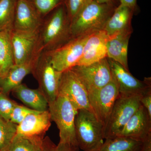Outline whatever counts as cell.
<instances>
[{
	"instance_id": "obj_1",
	"label": "cell",
	"mask_w": 151,
	"mask_h": 151,
	"mask_svg": "<svg viewBox=\"0 0 151 151\" xmlns=\"http://www.w3.org/2000/svg\"><path fill=\"white\" fill-rule=\"evenodd\" d=\"M70 24L64 4L44 17L39 31L40 39L44 51L54 50L73 38Z\"/></svg>"
},
{
	"instance_id": "obj_2",
	"label": "cell",
	"mask_w": 151,
	"mask_h": 151,
	"mask_svg": "<svg viewBox=\"0 0 151 151\" xmlns=\"http://www.w3.org/2000/svg\"><path fill=\"white\" fill-rule=\"evenodd\" d=\"M116 7L92 0L70 22L73 38L103 30Z\"/></svg>"
},
{
	"instance_id": "obj_3",
	"label": "cell",
	"mask_w": 151,
	"mask_h": 151,
	"mask_svg": "<svg viewBox=\"0 0 151 151\" xmlns=\"http://www.w3.org/2000/svg\"><path fill=\"white\" fill-rule=\"evenodd\" d=\"M75 132L79 149L84 151H97L104 143L103 126L92 111H77L75 118Z\"/></svg>"
},
{
	"instance_id": "obj_4",
	"label": "cell",
	"mask_w": 151,
	"mask_h": 151,
	"mask_svg": "<svg viewBox=\"0 0 151 151\" xmlns=\"http://www.w3.org/2000/svg\"><path fill=\"white\" fill-rule=\"evenodd\" d=\"M52 121L59 130L60 142L78 147L75 132V118L77 111L69 100L58 94L55 100L48 103Z\"/></svg>"
},
{
	"instance_id": "obj_5",
	"label": "cell",
	"mask_w": 151,
	"mask_h": 151,
	"mask_svg": "<svg viewBox=\"0 0 151 151\" xmlns=\"http://www.w3.org/2000/svg\"><path fill=\"white\" fill-rule=\"evenodd\" d=\"M141 96L119 94L103 127L104 139L116 137L141 106Z\"/></svg>"
},
{
	"instance_id": "obj_6",
	"label": "cell",
	"mask_w": 151,
	"mask_h": 151,
	"mask_svg": "<svg viewBox=\"0 0 151 151\" xmlns=\"http://www.w3.org/2000/svg\"><path fill=\"white\" fill-rule=\"evenodd\" d=\"M62 73L54 68L49 56L46 52L43 50L32 73L38 83V89L46 98L48 103L54 101L58 96Z\"/></svg>"
},
{
	"instance_id": "obj_7",
	"label": "cell",
	"mask_w": 151,
	"mask_h": 151,
	"mask_svg": "<svg viewBox=\"0 0 151 151\" xmlns=\"http://www.w3.org/2000/svg\"><path fill=\"white\" fill-rule=\"evenodd\" d=\"M40 30L33 32L12 30L10 37L14 63L19 65L39 56L43 51L41 44Z\"/></svg>"
},
{
	"instance_id": "obj_8",
	"label": "cell",
	"mask_w": 151,
	"mask_h": 151,
	"mask_svg": "<svg viewBox=\"0 0 151 151\" xmlns=\"http://www.w3.org/2000/svg\"><path fill=\"white\" fill-rule=\"evenodd\" d=\"M91 34L73 38L58 48L45 51L54 68L63 72L77 65L82 55L85 44Z\"/></svg>"
},
{
	"instance_id": "obj_9",
	"label": "cell",
	"mask_w": 151,
	"mask_h": 151,
	"mask_svg": "<svg viewBox=\"0 0 151 151\" xmlns=\"http://www.w3.org/2000/svg\"><path fill=\"white\" fill-rule=\"evenodd\" d=\"M70 69L77 76L88 92L102 88L112 79L107 57L89 65H76Z\"/></svg>"
},
{
	"instance_id": "obj_10",
	"label": "cell",
	"mask_w": 151,
	"mask_h": 151,
	"mask_svg": "<svg viewBox=\"0 0 151 151\" xmlns=\"http://www.w3.org/2000/svg\"><path fill=\"white\" fill-rule=\"evenodd\" d=\"M88 92L92 112L104 126L119 94L117 82L112 76V80L105 86Z\"/></svg>"
},
{
	"instance_id": "obj_11",
	"label": "cell",
	"mask_w": 151,
	"mask_h": 151,
	"mask_svg": "<svg viewBox=\"0 0 151 151\" xmlns=\"http://www.w3.org/2000/svg\"><path fill=\"white\" fill-rule=\"evenodd\" d=\"M58 94L67 97L77 111L86 109L92 112L89 104L88 91L71 69L62 72L60 80Z\"/></svg>"
},
{
	"instance_id": "obj_12",
	"label": "cell",
	"mask_w": 151,
	"mask_h": 151,
	"mask_svg": "<svg viewBox=\"0 0 151 151\" xmlns=\"http://www.w3.org/2000/svg\"><path fill=\"white\" fill-rule=\"evenodd\" d=\"M108 58L112 76L119 87V94L142 96L151 91V78L141 81L133 76L118 63Z\"/></svg>"
},
{
	"instance_id": "obj_13",
	"label": "cell",
	"mask_w": 151,
	"mask_h": 151,
	"mask_svg": "<svg viewBox=\"0 0 151 151\" xmlns=\"http://www.w3.org/2000/svg\"><path fill=\"white\" fill-rule=\"evenodd\" d=\"M43 20L28 0H17L12 30L26 32L37 31Z\"/></svg>"
},
{
	"instance_id": "obj_14",
	"label": "cell",
	"mask_w": 151,
	"mask_h": 151,
	"mask_svg": "<svg viewBox=\"0 0 151 151\" xmlns=\"http://www.w3.org/2000/svg\"><path fill=\"white\" fill-rule=\"evenodd\" d=\"M150 135L151 117L141 105L116 136L134 138L143 142Z\"/></svg>"
},
{
	"instance_id": "obj_15",
	"label": "cell",
	"mask_w": 151,
	"mask_h": 151,
	"mask_svg": "<svg viewBox=\"0 0 151 151\" xmlns=\"http://www.w3.org/2000/svg\"><path fill=\"white\" fill-rule=\"evenodd\" d=\"M108 38L103 30L90 35L84 45L81 58L76 65H89L107 57L106 44Z\"/></svg>"
},
{
	"instance_id": "obj_16",
	"label": "cell",
	"mask_w": 151,
	"mask_h": 151,
	"mask_svg": "<svg viewBox=\"0 0 151 151\" xmlns=\"http://www.w3.org/2000/svg\"><path fill=\"white\" fill-rule=\"evenodd\" d=\"M51 121L48 110L32 113L17 125L16 134L28 137H44L51 126Z\"/></svg>"
},
{
	"instance_id": "obj_17",
	"label": "cell",
	"mask_w": 151,
	"mask_h": 151,
	"mask_svg": "<svg viewBox=\"0 0 151 151\" xmlns=\"http://www.w3.org/2000/svg\"><path fill=\"white\" fill-rule=\"evenodd\" d=\"M134 12L129 7L120 4L106 23L103 30L108 37L121 33L132 32V22Z\"/></svg>"
},
{
	"instance_id": "obj_18",
	"label": "cell",
	"mask_w": 151,
	"mask_h": 151,
	"mask_svg": "<svg viewBox=\"0 0 151 151\" xmlns=\"http://www.w3.org/2000/svg\"><path fill=\"white\" fill-rule=\"evenodd\" d=\"M132 32L121 33L108 37L107 41V58L118 63L129 71L128 63V49Z\"/></svg>"
},
{
	"instance_id": "obj_19",
	"label": "cell",
	"mask_w": 151,
	"mask_h": 151,
	"mask_svg": "<svg viewBox=\"0 0 151 151\" xmlns=\"http://www.w3.org/2000/svg\"><path fill=\"white\" fill-rule=\"evenodd\" d=\"M40 55L23 64H14L5 76L0 78V88L1 92L7 95L15 88L21 84L25 76L32 72Z\"/></svg>"
},
{
	"instance_id": "obj_20",
	"label": "cell",
	"mask_w": 151,
	"mask_h": 151,
	"mask_svg": "<svg viewBox=\"0 0 151 151\" xmlns=\"http://www.w3.org/2000/svg\"><path fill=\"white\" fill-rule=\"evenodd\" d=\"M12 91L19 100L31 109L39 112L48 111V101L39 89H30L21 84Z\"/></svg>"
},
{
	"instance_id": "obj_21",
	"label": "cell",
	"mask_w": 151,
	"mask_h": 151,
	"mask_svg": "<svg viewBox=\"0 0 151 151\" xmlns=\"http://www.w3.org/2000/svg\"><path fill=\"white\" fill-rule=\"evenodd\" d=\"M97 151H141L143 142L127 137H116L105 139Z\"/></svg>"
},
{
	"instance_id": "obj_22",
	"label": "cell",
	"mask_w": 151,
	"mask_h": 151,
	"mask_svg": "<svg viewBox=\"0 0 151 151\" xmlns=\"http://www.w3.org/2000/svg\"><path fill=\"white\" fill-rule=\"evenodd\" d=\"M10 32L0 31V78L4 77L14 64Z\"/></svg>"
},
{
	"instance_id": "obj_23",
	"label": "cell",
	"mask_w": 151,
	"mask_h": 151,
	"mask_svg": "<svg viewBox=\"0 0 151 151\" xmlns=\"http://www.w3.org/2000/svg\"><path fill=\"white\" fill-rule=\"evenodd\" d=\"M44 138L16 134L7 151H40Z\"/></svg>"
},
{
	"instance_id": "obj_24",
	"label": "cell",
	"mask_w": 151,
	"mask_h": 151,
	"mask_svg": "<svg viewBox=\"0 0 151 151\" xmlns=\"http://www.w3.org/2000/svg\"><path fill=\"white\" fill-rule=\"evenodd\" d=\"M17 1L0 0V31L12 30Z\"/></svg>"
},
{
	"instance_id": "obj_25",
	"label": "cell",
	"mask_w": 151,
	"mask_h": 151,
	"mask_svg": "<svg viewBox=\"0 0 151 151\" xmlns=\"http://www.w3.org/2000/svg\"><path fill=\"white\" fill-rule=\"evenodd\" d=\"M17 125L0 116V151H7L16 134Z\"/></svg>"
},
{
	"instance_id": "obj_26",
	"label": "cell",
	"mask_w": 151,
	"mask_h": 151,
	"mask_svg": "<svg viewBox=\"0 0 151 151\" xmlns=\"http://www.w3.org/2000/svg\"><path fill=\"white\" fill-rule=\"evenodd\" d=\"M43 18L58 6L64 4V0H28Z\"/></svg>"
},
{
	"instance_id": "obj_27",
	"label": "cell",
	"mask_w": 151,
	"mask_h": 151,
	"mask_svg": "<svg viewBox=\"0 0 151 151\" xmlns=\"http://www.w3.org/2000/svg\"><path fill=\"white\" fill-rule=\"evenodd\" d=\"M92 0H64L68 17L70 22Z\"/></svg>"
},
{
	"instance_id": "obj_28",
	"label": "cell",
	"mask_w": 151,
	"mask_h": 151,
	"mask_svg": "<svg viewBox=\"0 0 151 151\" xmlns=\"http://www.w3.org/2000/svg\"><path fill=\"white\" fill-rule=\"evenodd\" d=\"M17 103L3 92L0 93V116L6 121H10L11 114Z\"/></svg>"
},
{
	"instance_id": "obj_29",
	"label": "cell",
	"mask_w": 151,
	"mask_h": 151,
	"mask_svg": "<svg viewBox=\"0 0 151 151\" xmlns=\"http://www.w3.org/2000/svg\"><path fill=\"white\" fill-rule=\"evenodd\" d=\"M38 112L39 111H36L28 107L17 104L12 112L10 122L18 125L23 121L28 115Z\"/></svg>"
},
{
	"instance_id": "obj_30",
	"label": "cell",
	"mask_w": 151,
	"mask_h": 151,
	"mask_svg": "<svg viewBox=\"0 0 151 151\" xmlns=\"http://www.w3.org/2000/svg\"><path fill=\"white\" fill-rule=\"evenodd\" d=\"M140 102L141 105L145 108L151 117V91L141 96Z\"/></svg>"
},
{
	"instance_id": "obj_31",
	"label": "cell",
	"mask_w": 151,
	"mask_h": 151,
	"mask_svg": "<svg viewBox=\"0 0 151 151\" xmlns=\"http://www.w3.org/2000/svg\"><path fill=\"white\" fill-rule=\"evenodd\" d=\"M57 146L48 137L44 138L40 151H56Z\"/></svg>"
},
{
	"instance_id": "obj_32",
	"label": "cell",
	"mask_w": 151,
	"mask_h": 151,
	"mask_svg": "<svg viewBox=\"0 0 151 151\" xmlns=\"http://www.w3.org/2000/svg\"><path fill=\"white\" fill-rule=\"evenodd\" d=\"M79 147L70 144L60 142L57 146L56 151H78Z\"/></svg>"
},
{
	"instance_id": "obj_33",
	"label": "cell",
	"mask_w": 151,
	"mask_h": 151,
	"mask_svg": "<svg viewBox=\"0 0 151 151\" xmlns=\"http://www.w3.org/2000/svg\"><path fill=\"white\" fill-rule=\"evenodd\" d=\"M120 4L127 6L132 9L134 12L135 14L139 12L137 0H120Z\"/></svg>"
},
{
	"instance_id": "obj_34",
	"label": "cell",
	"mask_w": 151,
	"mask_h": 151,
	"mask_svg": "<svg viewBox=\"0 0 151 151\" xmlns=\"http://www.w3.org/2000/svg\"><path fill=\"white\" fill-rule=\"evenodd\" d=\"M141 151H151V135L143 141Z\"/></svg>"
},
{
	"instance_id": "obj_35",
	"label": "cell",
	"mask_w": 151,
	"mask_h": 151,
	"mask_svg": "<svg viewBox=\"0 0 151 151\" xmlns=\"http://www.w3.org/2000/svg\"><path fill=\"white\" fill-rule=\"evenodd\" d=\"M95 1L102 4H106L112 5L115 6H118L120 4V0H93Z\"/></svg>"
},
{
	"instance_id": "obj_36",
	"label": "cell",
	"mask_w": 151,
	"mask_h": 151,
	"mask_svg": "<svg viewBox=\"0 0 151 151\" xmlns=\"http://www.w3.org/2000/svg\"><path fill=\"white\" fill-rule=\"evenodd\" d=\"M1 92V88H0V93Z\"/></svg>"
}]
</instances>
